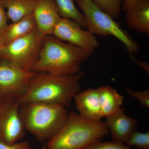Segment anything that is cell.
I'll return each instance as SVG.
<instances>
[{
    "label": "cell",
    "mask_w": 149,
    "mask_h": 149,
    "mask_svg": "<svg viewBox=\"0 0 149 149\" xmlns=\"http://www.w3.org/2000/svg\"><path fill=\"white\" fill-rule=\"evenodd\" d=\"M125 11L128 28L149 36V0H136Z\"/></svg>",
    "instance_id": "obj_13"
},
{
    "label": "cell",
    "mask_w": 149,
    "mask_h": 149,
    "mask_svg": "<svg viewBox=\"0 0 149 149\" xmlns=\"http://www.w3.org/2000/svg\"><path fill=\"white\" fill-rule=\"evenodd\" d=\"M84 72L57 74L35 72L25 93L17 100L19 104L30 102L70 107L74 97L81 91L80 82Z\"/></svg>",
    "instance_id": "obj_1"
},
{
    "label": "cell",
    "mask_w": 149,
    "mask_h": 149,
    "mask_svg": "<svg viewBox=\"0 0 149 149\" xmlns=\"http://www.w3.org/2000/svg\"><path fill=\"white\" fill-rule=\"evenodd\" d=\"M45 35L38 29L3 46L1 60L12 63L22 69L32 71L42 47Z\"/></svg>",
    "instance_id": "obj_6"
},
{
    "label": "cell",
    "mask_w": 149,
    "mask_h": 149,
    "mask_svg": "<svg viewBox=\"0 0 149 149\" xmlns=\"http://www.w3.org/2000/svg\"><path fill=\"white\" fill-rule=\"evenodd\" d=\"M73 100L78 114L82 117L91 121H101L103 116L97 89L80 91Z\"/></svg>",
    "instance_id": "obj_12"
},
{
    "label": "cell",
    "mask_w": 149,
    "mask_h": 149,
    "mask_svg": "<svg viewBox=\"0 0 149 149\" xmlns=\"http://www.w3.org/2000/svg\"><path fill=\"white\" fill-rule=\"evenodd\" d=\"M103 117L113 114L121 107L124 97L109 85L97 88Z\"/></svg>",
    "instance_id": "obj_15"
},
{
    "label": "cell",
    "mask_w": 149,
    "mask_h": 149,
    "mask_svg": "<svg viewBox=\"0 0 149 149\" xmlns=\"http://www.w3.org/2000/svg\"><path fill=\"white\" fill-rule=\"evenodd\" d=\"M102 10L113 19L120 15L124 0H92Z\"/></svg>",
    "instance_id": "obj_18"
},
{
    "label": "cell",
    "mask_w": 149,
    "mask_h": 149,
    "mask_svg": "<svg viewBox=\"0 0 149 149\" xmlns=\"http://www.w3.org/2000/svg\"><path fill=\"white\" fill-rule=\"evenodd\" d=\"M19 115L25 131L40 142H45L61 129L68 118L62 106L37 102L20 104Z\"/></svg>",
    "instance_id": "obj_4"
},
{
    "label": "cell",
    "mask_w": 149,
    "mask_h": 149,
    "mask_svg": "<svg viewBox=\"0 0 149 149\" xmlns=\"http://www.w3.org/2000/svg\"><path fill=\"white\" fill-rule=\"evenodd\" d=\"M1 33L0 32V61H1V50L2 47V45L1 38Z\"/></svg>",
    "instance_id": "obj_26"
},
{
    "label": "cell",
    "mask_w": 149,
    "mask_h": 149,
    "mask_svg": "<svg viewBox=\"0 0 149 149\" xmlns=\"http://www.w3.org/2000/svg\"><path fill=\"white\" fill-rule=\"evenodd\" d=\"M136 0H124L122 6V10L125 11L130 4Z\"/></svg>",
    "instance_id": "obj_25"
},
{
    "label": "cell",
    "mask_w": 149,
    "mask_h": 149,
    "mask_svg": "<svg viewBox=\"0 0 149 149\" xmlns=\"http://www.w3.org/2000/svg\"><path fill=\"white\" fill-rule=\"evenodd\" d=\"M37 29L43 35H52L61 17L55 0H37L33 12Z\"/></svg>",
    "instance_id": "obj_11"
},
{
    "label": "cell",
    "mask_w": 149,
    "mask_h": 149,
    "mask_svg": "<svg viewBox=\"0 0 149 149\" xmlns=\"http://www.w3.org/2000/svg\"><path fill=\"white\" fill-rule=\"evenodd\" d=\"M16 99L2 97L0 101V142L12 144L21 141L26 131L20 115Z\"/></svg>",
    "instance_id": "obj_7"
},
{
    "label": "cell",
    "mask_w": 149,
    "mask_h": 149,
    "mask_svg": "<svg viewBox=\"0 0 149 149\" xmlns=\"http://www.w3.org/2000/svg\"><path fill=\"white\" fill-rule=\"evenodd\" d=\"M106 124L111 134L112 141L125 144L138 127V120L125 114L124 109H119L106 118Z\"/></svg>",
    "instance_id": "obj_10"
},
{
    "label": "cell",
    "mask_w": 149,
    "mask_h": 149,
    "mask_svg": "<svg viewBox=\"0 0 149 149\" xmlns=\"http://www.w3.org/2000/svg\"><path fill=\"white\" fill-rule=\"evenodd\" d=\"M35 72L27 71L12 63L0 61V95L18 100L25 93Z\"/></svg>",
    "instance_id": "obj_8"
},
{
    "label": "cell",
    "mask_w": 149,
    "mask_h": 149,
    "mask_svg": "<svg viewBox=\"0 0 149 149\" xmlns=\"http://www.w3.org/2000/svg\"><path fill=\"white\" fill-rule=\"evenodd\" d=\"M41 149H48L46 143H44L42 147V148Z\"/></svg>",
    "instance_id": "obj_27"
},
{
    "label": "cell",
    "mask_w": 149,
    "mask_h": 149,
    "mask_svg": "<svg viewBox=\"0 0 149 149\" xmlns=\"http://www.w3.org/2000/svg\"><path fill=\"white\" fill-rule=\"evenodd\" d=\"M91 54L53 35H46L32 71L57 74H76L80 72L82 64Z\"/></svg>",
    "instance_id": "obj_2"
},
{
    "label": "cell",
    "mask_w": 149,
    "mask_h": 149,
    "mask_svg": "<svg viewBox=\"0 0 149 149\" xmlns=\"http://www.w3.org/2000/svg\"><path fill=\"white\" fill-rule=\"evenodd\" d=\"M9 20L18 21L33 13L37 0H0Z\"/></svg>",
    "instance_id": "obj_16"
},
{
    "label": "cell",
    "mask_w": 149,
    "mask_h": 149,
    "mask_svg": "<svg viewBox=\"0 0 149 149\" xmlns=\"http://www.w3.org/2000/svg\"><path fill=\"white\" fill-rule=\"evenodd\" d=\"M132 59L134 60L136 63L137 64L139 65V66L142 68L143 69L149 74V63L147 62L140 61L137 60L136 58H135L134 56L131 57Z\"/></svg>",
    "instance_id": "obj_24"
},
{
    "label": "cell",
    "mask_w": 149,
    "mask_h": 149,
    "mask_svg": "<svg viewBox=\"0 0 149 149\" xmlns=\"http://www.w3.org/2000/svg\"><path fill=\"white\" fill-rule=\"evenodd\" d=\"M84 149H131L125 144L114 141L101 142L97 141L88 146Z\"/></svg>",
    "instance_id": "obj_20"
},
{
    "label": "cell",
    "mask_w": 149,
    "mask_h": 149,
    "mask_svg": "<svg viewBox=\"0 0 149 149\" xmlns=\"http://www.w3.org/2000/svg\"><path fill=\"white\" fill-rule=\"evenodd\" d=\"M52 35L91 54L100 45L94 34L88 29H83L76 22L69 19L61 17L55 27Z\"/></svg>",
    "instance_id": "obj_9"
},
{
    "label": "cell",
    "mask_w": 149,
    "mask_h": 149,
    "mask_svg": "<svg viewBox=\"0 0 149 149\" xmlns=\"http://www.w3.org/2000/svg\"><path fill=\"white\" fill-rule=\"evenodd\" d=\"M76 3L83 12L88 31L101 37H114L125 46L131 57L133 54L138 53V43L114 19L98 7L92 0H76Z\"/></svg>",
    "instance_id": "obj_5"
},
{
    "label": "cell",
    "mask_w": 149,
    "mask_h": 149,
    "mask_svg": "<svg viewBox=\"0 0 149 149\" xmlns=\"http://www.w3.org/2000/svg\"><path fill=\"white\" fill-rule=\"evenodd\" d=\"M8 20L5 8L0 1V32L1 33L8 25Z\"/></svg>",
    "instance_id": "obj_23"
},
{
    "label": "cell",
    "mask_w": 149,
    "mask_h": 149,
    "mask_svg": "<svg viewBox=\"0 0 149 149\" xmlns=\"http://www.w3.org/2000/svg\"><path fill=\"white\" fill-rule=\"evenodd\" d=\"M0 149H31V147L27 141H20L12 144L0 142Z\"/></svg>",
    "instance_id": "obj_22"
},
{
    "label": "cell",
    "mask_w": 149,
    "mask_h": 149,
    "mask_svg": "<svg viewBox=\"0 0 149 149\" xmlns=\"http://www.w3.org/2000/svg\"><path fill=\"white\" fill-rule=\"evenodd\" d=\"M37 29L33 14L8 24L1 34L2 47Z\"/></svg>",
    "instance_id": "obj_14"
},
{
    "label": "cell",
    "mask_w": 149,
    "mask_h": 149,
    "mask_svg": "<svg viewBox=\"0 0 149 149\" xmlns=\"http://www.w3.org/2000/svg\"><path fill=\"white\" fill-rule=\"evenodd\" d=\"M125 91L127 93L133 98L139 100L141 106L146 108L149 107V90L143 91H134L128 88H126Z\"/></svg>",
    "instance_id": "obj_21"
},
{
    "label": "cell",
    "mask_w": 149,
    "mask_h": 149,
    "mask_svg": "<svg viewBox=\"0 0 149 149\" xmlns=\"http://www.w3.org/2000/svg\"><path fill=\"white\" fill-rule=\"evenodd\" d=\"M109 133L105 122L87 120L72 110L64 125L46 145L48 149H84Z\"/></svg>",
    "instance_id": "obj_3"
},
{
    "label": "cell",
    "mask_w": 149,
    "mask_h": 149,
    "mask_svg": "<svg viewBox=\"0 0 149 149\" xmlns=\"http://www.w3.org/2000/svg\"><path fill=\"white\" fill-rule=\"evenodd\" d=\"M60 15L62 18L76 22L83 29H87L86 21L83 14L75 5L76 0H55Z\"/></svg>",
    "instance_id": "obj_17"
},
{
    "label": "cell",
    "mask_w": 149,
    "mask_h": 149,
    "mask_svg": "<svg viewBox=\"0 0 149 149\" xmlns=\"http://www.w3.org/2000/svg\"><path fill=\"white\" fill-rule=\"evenodd\" d=\"M128 146H135L141 149H149V133L138 132L133 133L125 144Z\"/></svg>",
    "instance_id": "obj_19"
},
{
    "label": "cell",
    "mask_w": 149,
    "mask_h": 149,
    "mask_svg": "<svg viewBox=\"0 0 149 149\" xmlns=\"http://www.w3.org/2000/svg\"><path fill=\"white\" fill-rule=\"evenodd\" d=\"M2 97L0 95V101H1V99Z\"/></svg>",
    "instance_id": "obj_28"
}]
</instances>
